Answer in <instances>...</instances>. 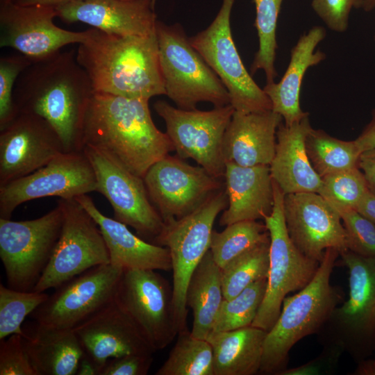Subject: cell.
I'll list each match as a JSON object with an SVG mask.
<instances>
[{"instance_id":"cell-44","label":"cell","mask_w":375,"mask_h":375,"mask_svg":"<svg viewBox=\"0 0 375 375\" xmlns=\"http://www.w3.org/2000/svg\"><path fill=\"white\" fill-rule=\"evenodd\" d=\"M343 350L333 344H326L322 353L315 359L294 368H286L279 375H318L332 372Z\"/></svg>"},{"instance_id":"cell-13","label":"cell","mask_w":375,"mask_h":375,"mask_svg":"<svg viewBox=\"0 0 375 375\" xmlns=\"http://www.w3.org/2000/svg\"><path fill=\"white\" fill-rule=\"evenodd\" d=\"M115 301L155 351L167 347L178 335L172 287L156 270H124Z\"/></svg>"},{"instance_id":"cell-29","label":"cell","mask_w":375,"mask_h":375,"mask_svg":"<svg viewBox=\"0 0 375 375\" xmlns=\"http://www.w3.org/2000/svg\"><path fill=\"white\" fill-rule=\"evenodd\" d=\"M267 333L251 325L212 332L207 340L212 349L214 375H253L260 372Z\"/></svg>"},{"instance_id":"cell-4","label":"cell","mask_w":375,"mask_h":375,"mask_svg":"<svg viewBox=\"0 0 375 375\" xmlns=\"http://www.w3.org/2000/svg\"><path fill=\"white\" fill-rule=\"evenodd\" d=\"M340 252L326 250L312 279L303 289L283 299L280 315L267 331L260 373L277 374L287 368L289 353L304 337L322 331L341 300L331 285V276Z\"/></svg>"},{"instance_id":"cell-8","label":"cell","mask_w":375,"mask_h":375,"mask_svg":"<svg viewBox=\"0 0 375 375\" xmlns=\"http://www.w3.org/2000/svg\"><path fill=\"white\" fill-rule=\"evenodd\" d=\"M274 203L264 218L269 231V263L265 294L251 326L269 331L277 320L285 297L303 289L315 275L319 263L303 255L291 240L283 212L285 194L273 181Z\"/></svg>"},{"instance_id":"cell-46","label":"cell","mask_w":375,"mask_h":375,"mask_svg":"<svg viewBox=\"0 0 375 375\" xmlns=\"http://www.w3.org/2000/svg\"><path fill=\"white\" fill-rule=\"evenodd\" d=\"M354 140L361 153L375 149V108L372 110L369 122Z\"/></svg>"},{"instance_id":"cell-14","label":"cell","mask_w":375,"mask_h":375,"mask_svg":"<svg viewBox=\"0 0 375 375\" xmlns=\"http://www.w3.org/2000/svg\"><path fill=\"white\" fill-rule=\"evenodd\" d=\"M83 151L94 169L96 191L110 203L114 219L133 228L144 240L156 244L165 222L151 202L144 178L91 146Z\"/></svg>"},{"instance_id":"cell-28","label":"cell","mask_w":375,"mask_h":375,"mask_svg":"<svg viewBox=\"0 0 375 375\" xmlns=\"http://www.w3.org/2000/svg\"><path fill=\"white\" fill-rule=\"evenodd\" d=\"M24 331V342L36 375H74L83 349L74 329L36 323Z\"/></svg>"},{"instance_id":"cell-47","label":"cell","mask_w":375,"mask_h":375,"mask_svg":"<svg viewBox=\"0 0 375 375\" xmlns=\"http://www.w3.org/2000/svg\"><path fill=\"white\" fill-rule=\"evenodd\" d=\"M102 367L83 351L78 365L76 375H101Z\"/></svg>"},{"instance_id":"cell-24","label":"cell","mask_w":375,"mask_h":375,"mask_svg":"<svg viewBox=\"0 0 375 375\" xmlns=\"http://www.w3.org/2000/svg\"><path fill=\"white\" fill-rule=\"evenodd\" d=\"M282 120L272 110L248 113L235 110L224 137L225 164L269 165L275 153L276 131Z\"/></svg>"},{"instance_id":"cell-22","label":"cell","mask_w":375,"mask_h":375,"mask_svg":"<svg viewBox=\"0 0 375 375\" xmlns=\"http://www.w3.org/2000/svg\"><path fill=\"white\" fill-rule=\"evenodd\" d=\"M153 0H80L55 8L67 23L83 22L119 35L147 36L156 33Z\"/></svg>"},{"instance_id":"cell-3","label":"cell","mask_w":375,"mask_h":375,"mask_svg":"<svg viewBox=\"0 0 375 375\" xmlns=\"http://www.w3.org/2000/svg\"><path fill=\"white\" fill-rule=\"evenodd\" d=\"M76 58L94 92L147 99L166 94L156 33L124 36L89 28Z\"/></svg>"},{"instance_id":"cell-39","label":"cell","mask_w":375,"mask_h":375,"mask_svg":"<svg viewBox=\"0 0 375 375\" xmlns=\"http://www.w3.org/2000/svg\"><path fill=\"white\" fill-rule=\"evenodd\" d=\"M33 61L21 54L1 56L0 58V128L8 124L17 113L13 101V92L19 76Z\"/></svg>"},{"instance_id":"cell-48","label":"cell","mask_w":375,"mask_h":375,"mask_svg":"<svg viewBox=\"0 0 375 375\" xmlns=\"http://www.w3.org/2000/svg\"><path fill=\"white\" fill-rule=\"evenodd\" d=\"M356 210L375 224V194L369 190L356 208Z\"/></svg>"},{"instance_id":"cell-34","label":"cell","mask_w":375,"mask_h":375,"mask_svg":"<svg viewBox=\"0 0 375 375\" xmlns=\"http://www.w3.org/2000/svg\"><path fill=\"white\" fill-rule=\"evenodd\" d=\"M256 7L254 26L258 37V49L254 56L251 75L263 70L266 83L274 82L278 75L274 67L276 50V28L283 0H253Z\"/></svg>"},{"instance_id":"cell-38","label":"cell","mask_w":375,"mask_h":375,"mask_svg":"<svg viewBox=\"0 0 375 375\" xmlns=\"http://www.w3.org/2000/svg\"><path fill=\"white\" fill-rule=\"evenodd\" d=\"M323 188L319 194L338 212L356 210L369 190L359 167L341 171L322 178Z\"/></svg>"},{"instance_id":"cell-10","label":"cell","mask_w":375,"mask_h":375,"mask_svg":"<svg viewBox=\"0 0 375 375\" xmlns=\"http://www.w3.org/2000/svg\"><path fill=\"white\" fill-rule=\"evenodd\" d=\"M234 2L223 0L212 22L190 42L225 85L235 111L271 110L270 99L247 72L234 43L230 24Z\"/></svg>"},{"instance_id":"cell-33","label":"cell","mask_w":375,"mask_h":375,"mask_svg":"<svg viewBox=\"0 0 375 375\" xmlns=\"http://www.w3.org/2000/svg\"><path fill=\"white\" fill-rule=\"evenodd\" d=\"M268 239L269 233L265 223L257 220L238 222L226 226L221 232L213 230L209 250L216 264L223 269Z\"/></svg>"},{"instance_id":"cell-32","label":"cell","mask_w":375,"mask_h":375,"mask_svg":"<svg viewBox=\"0 0 375 375\" xmlns=\"http://www.w3.org/2000/svg\"><path fill=\"white\" fill-rule=\"evenodd\" d=\"M156 375H214L212 349L207 340L194 337L188 328L177 340Z\"/></svg>"},{"instance_id":"cell-25","label":"cell","mask_w":375,"mask_h":375,"mask_svg":"<svg viewBox=\"0 0 375 375\" xmlns=\"http://www.w3.org/2000/svg\"><path fill=\"white\" fill-rule=\"evenodd\" d=\"M94 219L104 238L110 263L122 269L170 271L169 249L133 233L126 224L103 215L86 194L75 199Z\"/></svg>"},{"instance_id":"cell-45","label":"cell","mask_w":375,"mask_h":375,"mask_svg":"<svg viewBox=\"0 0 375 375\" xmlns=\"http://www.w3.org/2000/svg\"><path fill=\"white\" fill-rule=\"evenodd\" d=\"M358 167L365 176L369 189L375 194V149L361 153Z\"/></svg>"},{"instance_id":"cell-9","label":"cell","mask_w":375,"mask_h":375,"mask_svg":"<svg viewBox=\"0 0 375 375\" xmlns=\"http://www.w3.org/2000/svg\"><path fill=\"white\" fill-rule=\"evenodd\" d=\"M60 203L44 215L31 220L0 218V258L7 286L33 291L47 266L62 224Z\"/></svg>"},{"instance_id":"cell-52","label":"cell","mask_w":375,"mask_h":375,"mask_svg":"<svg viewBox=\"0 0 375 375\" xmlns=\"http://www.w3.org/2000/svg\"><path fill=\"white\" fill-rule=\"evenodd\" d=\"M17 0H0V4H3V3H11V2H15Z\"/></svg>"},{"instance_id":"cell-26","label":"cell","mask_w":375,"mask_h":375,"mask_svg":"<svg viewBox=\"0 0 375 375\" xmlns=\"http://www.w3.org/2000/svg\"><path fill=\"white\" fill-rule=\"evenodd\" d=\"M308 117L290 126L281 122L276 131L275 153L269 170L272 178L285 194H320L322 191V180L313 169L306 149V137L312 128Z\"/></svg>"},{"instance_id":"cell-2","label":"cell","mask_w":375,"mask_h":375,"mask_svg":"<svg viewBox=\"0 0 375 375\" xmlns=\"http://www.w3.org/2000/svg\"><path fill=\"white\" fill-rule=\"evenodd\" d=\"M149 101L94 92L84 120L83 145L144 178L151 165L174 151L167 134L153 122Z\"/></svg>"},{"instance_id":"cell-20","label":"cell","mask_w":375,"mask_h":375,"mask_svg":"<svg viewBox=\"0 0 375 375\" xmlns=\"http://www.w3.org/2000/svg\"><path fill=\"white\" fill-rule=\"evenodd\" d=\"M283 212L291 240L308 258L320 262L328 249L348 250L340 214L319 194H285Z\"/></svg>"},{"instance_id":"cell-37","label":"cell","mask_w":375,"mask_h":375,"mask_svg":"<svg viewBox=\"0 0 375 375\" xmlns=\"http://www.w3.org/2000/svg\"><path fill=\"white\" fill-rule=\"evenodd\" d=\"M49 297L44 292L21 291L0 284V340L24 335L22 324Z\"/></svg>"},{"instance_id":"cell-18","label":"cell","mask_w":375,"mask_h":375,"mask_svg":"<svg viewBox=\"0 0 375 375\" xmlns=\"http://www.w3.org/2000/svg\"><path fill=\"white\" fill-rule=\"evenodd\" d=\"M55 17L56 10L51 6L0 4V47L12 48L35 62L87 38L88 29H63L53 22Z\"/></svg>"},{"instance_id":"cell-50","label":"cell","mask_w":375,"mask_h":375,"mask_svg":"<svg viewBox=\"0 0 375 375\" xmlns=\"http://www.w3.org/2000/svg\"><path fill=\"white\" fill-rule=\"evenodd\" d=\"M353 374L375 375V360H366L365 358L359 361Z\"/></svg>"},{"instance_id":"cell-53","label":"cell","mask_w":375,"mask_h":375,"mask_svg":"<svg viewBox=\"0 0 375 375\" xmlns=\"http://www.w3.org/2000/svg\"><path fill=\"white\" fill-rule=\"evenodd\" d=\"M156 0H153V5L155 6Z\"/></svg>"},{"instance_id":"cell-42","label":"cell","mask_w":375,"mask_h":375,"mask_svg":"<svg viewBox=\"0 0 375 375\" xmlns=\"http://www.w3.org/2000/svg\"><path fill=\"white\" fill-rule=\"evenodd\" d=\"M363 0H312L311 6L317 16L333 31H347L353 8H362Z\"/></svg>"},{"instance_id":"cell-23","label":"cell","mask_w":375,"mask_h":375,"mask_svg":"<svg viewBox=\"0 0 375 375\" xmlns=\"http://www.w3.org/2000/svg\"><path fill=\"white\" fill-rule=\"evenodd\" d=\"M224 177L228 206L219 225L264 219L272 213L274 197L269 165L244 167L227 162Z\"/></svg>"},{"instance_id":"cell-27","label":"cell","mask_w":375,"mask_h":375,"mask_svg":"<svg viewBox=\"0 0 375 375\" xmlns=\"http://www.w3.org/2000/svg\"><path fill=\"white\" fill-rule=\"evenodd\" d=\"M326 37L323 26H315L303 34L292 47L285 72L278 83H266L262 88L268 96L272 110L279 114L287 126L309 115L300 106V93L307 70L326 58V54L316 50Z\"/></svg>"},{"instance_id":"cell-51","label":"cell","mask_w":375,"mask_h":375,"mask_svg":"<svg viewBox=\"0 0 375 375\" xmlns=\"http://www.w3.org/2000/svg\"><path fill=\"white\" fill-rule=\"evenodd\" d=\"M362 8L366 12L372 10L375 8V0H363Z\"/></svg>"},{"instance_id":"cell-31","label":"cell","mask_w":375,"mask_h":375,"mask_svg":"<svg viewBox=\"0 0 375 375\" xmlns=\"http://www.w3.org/2000/svg\"><path fill=\"white\" fill-rule=\"evenodd\" d=\"M310 163L321 178L326 175L358 167L361 151L355 140L346 141L312 127L305 140Z\"/></svg>"},{"instance_id":"cell-19","label":"cell","mask_w":375,"mask_h":375,"mask_svg":"<svg viewBox=\"0 0 375 375\" xmlns=\"http://www.w3.org/2000/svg\"><path fill=\"white\" fill-rule=\"evenodd\" d=\"M63 152L60 138L44 119L17 112L0 128V186L31 174Z\"/></svg>"},{"instance_id":"cell-21","label":"cell","mask_w":375,"mask_h":375,"mask_svg":"<svg viewBox=\"0 0 375 375\" xmlns=\"http://www.w3.org/2000/svg\"><path fill=\"white\" fill-rule=\"evenodd\" d=\"M74 331L83 351L102 368L113 358L156 352L115 298Z\"/></svg>"},{"instance_id":"cell-49","label":"cell","mask_w":375,"mask_h":375,"mask_svg":"<svg viewBox=\"0 0 375 375\" xmlns=\"http://www.w3.org/2000/svg\"><path fill=\"white\" fill-rule=\"evenodd\" d=\"M76 1L80 0H17L14 3L22 6L42 5L56 8Z\"/></svg>"},{"instance_id":"cell-5","label":"cell","mask_w":375,"mask_h":375,"mask_svg":"<svg viewBox=\"0 0 375 375\" xmlns=\"http://www.w3.org/2000/svg\"><path fill=\"white\" fill-rule=\"evenodd\" d=\"M156 33L165 95L177 108L196 109L201 101L215 107L230 104L225 85L192 47L180 25L158 20Z\"/></svg>"},{"instance_id":"cell-1","label":"cell","mask_w":375,"mask_h":375,"mask_svg":"<svg viewBox=\"0 0 375 375\" xmlns=\"http://www.w3.org/2000/svg\"><path fill=\"white\" fill-rule=\"evenodd\" d=\"M94 92L74 49L33 62L18 77L13 92L17 112L38 115L55 130L65 152L83 151V125Z\"/></svg>"},{"instance_id":"cell-43","label":"cell","mask_w":375,"mask_h":375,"mask_svg":"<svg viewBox=\"0 0 375 375\" xmlns=\"http://www.w3.org/2000/svg\"><path fill=\"white\" fill-rule=\"evenodd\" d=\"M153 354L133 353L111 358L101 375H146L153 362Z\"/></svg>"},{"instance_id":"cell-35","label":"cell","mask_w":375,"mask_h":375,"mask_svg":"<svg viewBox=\"0 0 375 375\" xmlns=\"http://www.w3.org/2000/svg\"><path fill=\"white\" fill-rule=\"evenodd\" d=\"M270 238L258 244L222 269L224 299H231L254 282L267 278Z\"/></svg>"},{"instance_id":"cell-36","label":"cell","mask_w":375,"mask_h":375,"mask_svg":"<svg viewBox=\"0 0 375 375\" xmlns=\"http://www.w3.org/2000/svg\"><path fill=\"white\" fill-rule=\"evenodd\" d=\"M267 278L258 280L236 296L224 299L212 332L232 331L251 326L263 301Z\"/></svg>"},{"instance_id":"cell-40","label":"cell","mask_w":375,"mask_h":375,"mask_svg":"<svg viewBox=\"0 0 375 375\" xmlns=\"http://www.w3.org/2000/svg\"><path fill=\"white\" fill-rule=\"evenodd\" d=\"M348 250L366 258H375V224L356 210L340 212Z\"/></svg>"},{"instance_id":"cell-54","label":"cell","mask_w":375,"mask_h":375,"mask_svg":"<svg viewBox=\"0 0 375 375\" xmlns=\"http://www.w3.org/2000/svg\"><path fill=\"white\" fill-rule=\"evenodd\" d=\"M374 40H375V36H374Z\"/></svg>"},{"instance_id":"cell-17","label":"cell","mask_w":375,"mask_h":375,"mask_svg":"<svg viewBox=\"0 0 375 375\" xmlns=\"http://www.w3.org/2000/svg\"><path fill=\"white\" fill-rule=\"evenodd\" d=\"M143 178L149 199L164 222L187 216L224 188L220 178L177 155L168 154L155 162Z\"/></svg>"},{"instance_id":"cell-30","label":"cell","mask_w":375,"mask_h":375,"mask_svg":"<svg viewBox=\"0 0 375 375\" xmlns=\"http://www.w3.org/2000/svg\"><path fill=\"white\" fill-rule=\"evenodd\" d=\"M224 299L222 269L209 250L193 272L186 290V306L193 314L194 337L208 339Z\"/></svg>"},{"instance_id":"cell-41","label":"cell","mask_w":375,"mask_h":375,"mask_svg":"<svg viewBox=\"0 0 375 375\" xmlns=\"http://www.w3.org/2000/svg\"><path fill=\"white\" fill-rule=\"evenodd\" d=\"M0 375H36L23 335L13 334L0 340Z\"/></svg>"},{"instance_id":"cell-16","label":"cell","mask_w":375,"mask_h":375,"mask_svg":"<svg viewBox=\"0 0 375 375\" xmlns=\"http://www.w3.org/2000/svg\"><path fill=\"white\" fill-rule=\"evenodd\" d=\"M96 188L95 174L84 152H63L31 174L0 186V218L10 219L15 208L28 201L76 199Z\"/></svg>"},{"instance_id":"cell-11","label":"cell","mask_w":375,"mask_h":375,"mask_svg":"<svg viewBox=\"0 0 375 375\" xmlns=\"http://www.w3.org/2000/svg\"><path fill=\"white\" fill-rule=\"evenodd\" d=\"M60 234L50 260L33 291L56 288L96 266L110 263L102 233L90 214L75 199H60Z\"/></svg>"},{"instance_id":"cell-6","label":"cell","mask_w":375,"mask_h":375,"mask_svg":"<svg viewBox=\"0 0 375 375\" xmlns=\"http://www.w3.org/2000/svg\"><path fill=\"white\" fill-rule=\"evenodd\" d=\"M340 256L349 271V298L334 309L324 328L327 344L340 347L359 362L375 349V258L349 250Z\"/></svg>"},{"instance_id":"cell-7","label":"cell","mask_w":375,"mask_h":375,"mask_svg":"<svg viewBox=\"0 0 375 375\" xmlns=\"http://www.w3.org/2000/svg\"><path fill=\"white\" fill-rule=\"evenodd\" d=\"M228 206L224 187L187 216L165 222L156 244L169 249L173 272V301L179 332L187 327L185 294L190 277L209 251L213 226Z\"/></svg>"},{"instance_id":"cell-15","label":"cell","mask_w":375,"mask_h":375,"mask_svg":"<svg viewBox=\"0 0 375 375\" xmlns=\"http://www.w3.org/2000/svg\"><path fill=\"white\" fill-rule=\"evenodd\" d=\"M123 271L110 263L94 267L55 288L30 317L44 326L74 329L114 299Z\"/></svg>"},{"instance_id":"cell-12","label":"cell","mask_w":375,"mask_h":375,"mask_svg":"<svg viewBox=\"0 0 375 375\" xmlns=\"http://www.w3.org/2000/svg\"><path fill=\"white\" fill-rule=\"evenodd\" d=\"M153 108L163 119L166 133L178 157L192 158L210 175L224 177V137L235 112L231 104L204 111L175 108L159 100Z\"/></svg>"}]
</instances>
